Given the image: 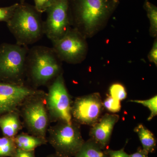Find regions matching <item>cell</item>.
<instances>
[{"label": "cell", "mask_w": 157, "mask_h": 157, "mask_svg": "<svg viewBox=\"0 0 157 157\" xmlns=\"http://www.w3.org/2000/svg\"><path fill=\"white\" fill-rule=\"evenodd\" d=\"M148 154L143 149L139 147L136 152L129 155V157H148Z\"/></svg>", "instance_id": "obj_27"}, {"label": "cell", "mask_w": 157, "mask_h": 157, "mask_svg": "<svg viewBox=\"0 0 157 157\" xmlns=\"http://www.w3.org/2000/svg\"><path fill=\"white\" fill-rule=\"evenodd\" d=\"M109 96L120 101L125 99L127 96L124 86L120 83L112 84L109 87Z\"/></svg>", "instance_id": "obj_20"}, {"label": "cell", "mask_w": 157, "mask_h": 157, "mask_svg": "<svg viewBox=\"0 0 157 157\" xmlns=\"http://www.w3.org/2000/svg\"><path fill=\"white\" fill-rule=\"evenodd\" d=\"M71 26L86 39L105 27L120 0H68Z\"/></svg>", "instance_id": "obj_1"}, {"label": "cell", "mask_w": 157, "mask_h": 157, "mask_svg": "<svg viewBox=\"0 0 157 157\" xmlns=\"http://www.w3.org/2000/svg\"><path fill=\"white\" fill-rule=\"evenodd\" d=\"M47 157H59L56 154L55 155H48V156Z\"/></svg>", "instance_id": "obj_28"}, {"label": "cell", "mask_w": 157, "mask_h": 157, "mask_svg": "<svg viewBox=\"0 0 157 157\" xmlns=\"http://www.w3.org/2000/svg\"><path fill=\"white\" fill-rule=\"evenodd\" d=\"M62 62L52 48L38 45L29 49L26 62L29 85L37 89L50 84L62 73Z\"/></svg>", "instance_id": "obj_2"}, {"label": "cell", "mask_w": 157, "mask_h": 157, "mask_svg": "<svg viewBox=\"0 0 157 157\" xmlns=\"http://www.w3.org/2000/svg\"><path fill=\"white\" fill-rule=\"evenodd\" d=\"M23 1H24V0H21V2H23Z\"/></svg>", "instance_id": "obj_29"}, {"label": "cell", "mask_w": 157, "mask_h": 157, "mask_svg": "<svg viewBox=\"0 0 157 157\" xmlns=\"http://www.w3.org/2000/svg\"><path fill=\"white\" fill-rule=\"evenodd\" d=\"M144 8L146 11L149 20L150 35L153 38L157 36V7L149 1L146 0L144 4Z\"/></svg>", "instance_id": "obj_17"}, {"label": "cell", "mask_w": 157, "mask_h": 157, "mask_svg": "<svg viewBox=\"0 0 157 157\" xmlns=\"http://www.w3.org/2000/svg\"><path fill=\"white\" fill-rule=\"evenodd\" d=\"M103 106L104 108L109 112H118L120 111L121 105V101L114 99L110 96L108 97L103 102Z\"/></svg>", "instance_id": "obj_21"}, {"label": "cell", "mask_w": 157, "mask_h": 157, "mask_svg": "<svg viewBox=\"0 0 157 157\" xmlns=\"http://www.w3.org/2000/svg\"><path fill=\"white\" fill-rule=\"evenodd\" d=\"M35 9L40 13L46 12L57 0H34Z\"/></svg>", "instance_id": "obj_23"}, {"label": "cell", "mask_w": 157, "mask_h": 157, "mask_svg": "<svg viewBox=\"0 0 157 157\" xmlns=\"http://www.w3.org/2000/svg\"><path fill=\"white\" fill-rule=\"evenodd\" d=\"M19 112L13 111L0 115V128L6 137H14L22 129Z\"/></svg>", "instance_id": "obj_13"}, {"label": "cell", "mask_w": 157, "mask_h": 157, "mask_svg": "<svg viewBox=\"0 0 157 157\" xmlns=\"http://www.w3.org/2000/svg\"><path fill=\"white\" fill-rule=\"evenodd\" d=\"M74 157H108L104 150L95 141L90 139L84 141L81 148Z\"/></svg>", "instance_id": "obj_16"}, {"label": "cell", "mask_w": 157, "mask_h": 157, "mask_svg": "<svg viewBox=\"0 0 157 157\" xmlns=\"http://www.w3.org/2000/svg\"><path fill=\"white\" fill-rule=\"evenodd\" d=\"M108 157H129V155L124 151V147L119 150H106Z\"/></svg>", "instance_id": "obj_25"}, {"label": "cell", "mask_w": 157, "mask_h": 157, "mask_svg": "<svg viewBox=\"0 0 157 157\" xmlns=\"http://www.w3.org/2000/svg\"><path fill=\"white\" fill-rule=\"evenodd\" d=\"M41 90L26 83L15 84L0 81V115L18 111L28 98Z\"/></svg>", "instance_id": "obj_11"}, {"label": "cell", "mask_w": 157, "mask_h": 157, "mask_svg": "<svg viewBox=\"0 0 157 157\" xmlns=\"http://www.w3.org/2000/svg\"><path fill=\"white\" fill-rule=\"evenodd\" d=\"M29 48L16 44L0 45V81L25 84L26 62Z\"/></svg>", "instance_id": "obj_4"}, {"label": "cell", "mask_w": 157, "mask_h": 157, "mask_svg": "<svg viewBox=\"0 0 157 157\" xmlns=\"http://www.w3.org/2000/svg\"><path fill=\"white\" fill-rule=\"evenodd\" d=\"M45 102L50 122L70 123L73 121V101L66 87L63 73L48 85Z\"/></svg>", "instance_id": "obj_7"}, {"label": "cell", "mask_w": 157, "mask_h": 157, "mask_svg": "<svg viewBox=\"0 0 157 157\" xmlns=\"http://www.w3.org/2000/svg\"><path fill=\"white\" fill-rule=\"evenodd\" d=\"M130 102L141 104L148 108L151 113L147 118V121L151 120L157 115V96H154L150 99L146 100H131Z\"/></svg>", "instance_id": "obj_19"}, {"label": "cell", "mask_w": 157, "mask_h": 157, "mask_svg": "<svg viewBox=\"0 0 157 157\" xmlns=\"http://www.w3.org/2000/svg\"><path fill=\"white\" fill-rule=\"evenodd\" d=\"M48 141L59 157H73L81 148L84 140L79 124L73 121L70 123L58 122L48 130Z\"/></svg>", "instance_id": "obj_5"}, {"label": "cell", "mask_w": 157, "mask_h": 157, "mask_svg": "<svg viewBox=\"0 0 157 157\" xmlns=\"http://www.w3.org/2000/svg\"><path fill=\"white\" fill-rule=\"evenodd\" d=\"M138 135L142 149L148 153L154 152L156 147V140L153 133L142 124H139L134 129Z\"/></svg>", "instance_id": "obj_15"}, {"label": "cell", "mask_w": 157, "mask_h": 157, "mask_svg": "<svg viewBox=\"0 0 157 157\" xmlns=\"http://www.w3.org/2000/svg\"><path fill=\"white\" fill-rule=\"evenodd\" d=\"M17 148L26 151H33L38 147L47 144L46 138L38 137L31 134L22 133L14 137Z\"/></svg>", "instance_id": "obj_14"}, {"label": "cell", "mask_w": 157, "mask_h": 157, "mask_svg": "<svg viewBox=\"0 0 157 157\" xmlns=\"http://www.w3.org/2000/svg\"><path fill=\"white\" fill-rule=\"evenodd\" d=\"M104 108L99 93L78 97L72 104L73 120L78 124L92 126L102 117Z\"/></svg>", "instance_id": "obj_10"}, {"label": "cell", "mask_w": 157, "mask_h": 157, "mask_svg": "<svg viewBox=\"0 0 157 157\" xmlns=\"http://www.w3.org/2000/svg\"><path fill=\"white\" fill-rule=\"evenodd\" d=\"M17 149L14 137H0V157H14Z\"/></svg>", "instance_id": "obj_18"}, {"label": "cell", "mask_w": 157, "mask_h": 157, "mask_svg": "<svg viewBox=\"0 0 157 157\" xmlns=\"http://www.w3.org/2000/svg\"><path fill=\"white\" fill-rule=\"evenodd\" d=\"M18 3L8 7H0V22H8L13 16Z\"/></svg>", "instance_id": "obj_22"}, {"label": "cell", "mask_w": 157, "mask_h": 157, "mask_svg": "<svg viewBox=\"0 0 157 157\" xmlns=\"http://www.w3.org/2000/svg\"><path fill=\"white\" fill-rule=\"evenodd\" d=\"M46 12L47 17L43 24L44 35L52 42L61 39L72 28L69 1L57 0Z\"/></svg>", "instance_id": "obj_9"}, {"label": "cell", "mask_w": 157, "mask_h": 157, "mask_svg": "<svg viewBox=\"0 0 157 157\" xmlns=\"http://www.w3.org/2000/svg\"><path fill=\"white\" fill-rule=\"evenodd\" d=\"M117 114L106 113L92 126L90 132V139L105 149L109 144L111 134L116 124L119 120Z\"/></svg>", "instance_id": "obj_12"}, {"label": "cell", "mask_w": 157, "mask_h": 157, "mask_svg": "<svg viewBox=\"0 0 157 157\" xmlns=\"http://www.w3.org/2000/svg\"><path fill=\"white\" fill-rule=\"evenodd\" d=\"M6 23L18 45L28 46L34 44L44 35L41 13L35 7L25 3L19 4L13 16Z\"/></svg>", "instance_id": "obj_3"}, {"label": "cell", "mask_w": 157, "mask_h": 157, "mask_svg": "<svg viewBox=\"0 0 157 157\" xmlns=\"http://www.w3.org/2000/svg\"><path fill=\"white\" fill-rule=\"evenodd\" d=\"M46 93L41 90L30 96L20 107L18 112L23 124L31 135L46 138L49 121L45 105Z\"/></svg>", "instance_id": "obj_6"}, {"label": "cell", "mask_w": 157, "mask_h": 157, "mask_svg": "<svg viewBox=\"0 0 157 157\" xmlns=\"http://www.w3.org/2000/svg\"><path fill=\"white\" fill-rule=\"evenodd\" d=\"M52 42V48L62 62L76 64L86 58L88 50L86 39L73 28L61 39Z\"/></svg>", "instance_id": "obj_8"}, {"label": "cell", "mask_w": 157, "mask_h": 157, "mask_svg": "<svg viewBox=\"0 0 157 157\" xmlns=\"http://www.w3.org/2000/svg\"><path fill=\"white\" fill-rule=\"evenodd\" d=\"M14 157H36L35 151H26L17 148Z\"/></svg>", "instance_id": "obj_26"}, {"label": "cell", "mask_w": 157, "mask_h": 157, "mask_svg": "<svg viewBox=\"0 0 157 157\" xmlns=\"http://www.w3.org/2000/svg\"><path fill=\"white\" fill-rule=\"evenodd\" d=\"M148 59L151 63H153L157 66V39H155L151 50L148 54Z\"/></svg>", "instance_id": "obj_24"}]
</instances>
